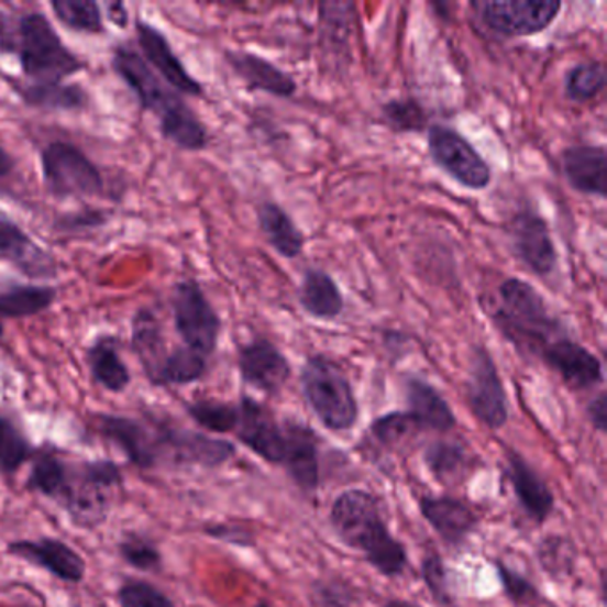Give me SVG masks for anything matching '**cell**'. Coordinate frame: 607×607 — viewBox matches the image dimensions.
<instances>
[{
	"mask_svg": "<svg viewBox=\"0 0 607 607\" xmlns=\"http://www.w3.org/2000/svg\"><path fill=\"white\" fill-rule=\"evenodd\" d=\"M606 68L603 63L586 62L572 66L565 75V95L572 102H589L606 88Z\"/></svg>",
	"mask_w": 607,
	"mask_h": 607,
	"instance_id": "36",
	"label": "cell"
},
{
	"mask_svg": "<svg viewBox=\"0 0 607 607\" xmlns=\"http://www.w3.org/2000/svg\"><path fill=\"white\" fill-rule=\"evenodd\" d=\"M333 529L351 549L362 552L374 571L385 577L401 575L408 554L388 531L379 514L378 500L369 492L347 490L332 506Z\"/></svg>",
	"mask_w": 607,
	"mask_h": 607,
	"instance_id": "3",
	"label": "cell"
},
{
	"mask_svg": "<svg viewBox=\"0 0 607 607\" xmlns=\"http://www.w3.org/2000/svg\"><path fill=\"white\" fill-rule=\"evenodd\" d=\"M4 336V328H2V322H0V339Z\"/></svg>",
	"mask_w": 607,
	"mask_h": 607,
	"instance_id": "53",
	"label": "cell"
},
{
	"mask_svg": "<svg viewBox=\"0 0 607 607\" xmlns=\"http://www.w3.org/2000/svg\"><path fill=\"white\" fill-rule=\"evenodd\" d=\"M422 580L430 589L434 600L442 607H454L453 597L449 592L448 575L444 561L439 554H430L422 561Z\"/></svg>",
	"mask_w": 607,
	"mask_h": 607,
	"instance_id": "45",
	"label": "cell"
},
{
	"mask_svg": "<svg viewBox=\"0 0 607 607\" xmlns=\"http://www.w3.org/2000/svg\"><path fill=\"white\" fill-rule=\"evenodd\" d=\"M426 465L440 482H451L465 467V449L451 442H434L424 453Z\"/></svg>",
	"mask_w": 607,
	"mask_h": 607,
	"instance_id": "39",
	"label": "cell"
},
{
	"mask_svg": "<svg viewBox=\"0 0 607 607\" xmlns=\"http://www.w3.org/2000/svg\"><path fill=\"white\" fill-rule=\"evenodd\" d=\"M509 241L515 255L529 272L549 276L556 272L558 252L549 224L534 211H522L509 223Z\"/></svg>",
	"mask_w": 607,
	"mask_h": 607,
	"instance_id": "14",
	"label": "cell"
},
{
	"mask_svg": "<svg viewBox=\"0 0 607 607\" xmlns=\"http://www.w3.org/2000/svg\"><path fill=\"white\" fill-rule=\"evenodd\" d=\"M40 164L45 189L57 200L102 197L106 191L99 166L74 143L52 141L43 146Z\"/></svg>",
	"mask_w": 607,
	"mask_h": 607,
	"instance_id": "8",
	"label": "cell"
},
{
	"mask_svg": "<svg viewBox=\"0 0 607 607\" xmlns=\"http://www.w3.org/2000/svg\"><path fill=\"white\" fill-rule=\"evenodd\" d=\"M112 70L136 95L141 109L159 122L161 136L184 152H201L209 145V132L183 97L164 85L136 48L120 43L112 51Z\"/></svg>",
	"mask_w": 607,
	"mask_h": 607,
	"instance_id": "1",
	"label": "cell"
},
{
	"mask_svg": "<svg viewBox=\"0 0 607 607\" xmlns=\"http://www.w3.org/2000/svg\"><path fill=\"white\" fill-rule=\"evenodd\" d=\"M97 430L129 462L140 468H155L169 463L183 465L187 430L175 426H148L122 416H97Z\"/></svg>",
	"mask_w": 607,
	"mask_h": 607,
	"instance_id": "6",
	"label": "cell"
},
{
	"mask_svg": "<svg viewBox=\"0 0 607 607\" xmlns=\"http://www.w3.org/2000/svg\"><path fill=\"white\" fill-rule=\"evenodd\" d=\"M186 410L192 421L211 433H234L238 426V405L232 402L201 399V401L189 402Z\"/></svg>",
	"mask_w": 607,
	"mask_h": 607,
	"instance_id": "37",
	"label": "cell"
},
{
	"mask_svg": "<svg viewBox=\"0 0 607 607\" xmlns=\"http://www.w3.org/2000/svg\"><path fill=\"white\" fill-rule=\"evenodd\" d=\"M574 547L565 538L549 537L538 547V560L549 574H566L574 566Z\"/></svg>",
	"mask_w": 607,
	"mask_h": 607,
	"instance_id": "43",
	"label": "cell"
},
{
	"mask_svg": "<svg viewBox=\"0 0 607 607\" xmlns=\"http://www.w3.org/2000/svg\"><path fill=\"white\" fill-rule=\"evenodd\" d=\"M421 514L442 540L453 545L462 543L477 523L476 514L454 497H422Z\"/></svg>",
	"mask_w": 607,
	"mask_h": 607,
	"instance_id": "26",
	"label": "cell"
},
{
	"mask_svg": "<svg viewBox=\"0 0 607 607\" xmlns=\"http://www.w3.org/2000/svg\"><path fill=\"white\" fill-rule=\"evenodd\" d=\"M33 445L10 417L0 416V474L13 476L33 459Z\"/></svg>",
	"mask_w": 607,
	"mask_h": 607,
	"instance_id": "35",
	"label": "cell"
},
{
	"mask_svg": "<svg viewBox=\"0 0 607 607\" xmlns=\"http://www.w3.org/2000/svg\"><path fill=\"white\" fill-rule=\"evenodd\" d=\"M238 410V426L234 430L238 439L266 462H284L286 433H284V426L275 421L272 411L246 396L241 397Z\"/></svg>",
	"mask_w": 607,
	"mask_h": 607,
	"instance_id": "16",
	"label": "cell"
},
{
	"mask_svg": "<svg viewBox=\"0 0 607 607\" xmlns=\"http://www.w3.org/2000/svg\"><path fill=\"white\" fill-rule=\"evenodd\" d=\"M52 13L74 33L100 36L106 34L102 5L95 0H52Z\"/></svg>",
	"mask_w": 607,
	"mask_h": 607,
	"instance_id": "33",
	"label": "cell"
},
{
	"mask_svg": "<svg viewBox=\"0 0 607 607\" xmlns=\"http://www.w3.org/2000/svg\"><path fill=\"white\" fill-rule=\"evenodd\" d=\"M588 417L594 428H597L600 433L607 431V394L600 393L594 397V401L588 405Z\"/></svg>",
	"mask_w": 607,
	"mask_h": 607,
	"instance_id": "48",
	"label": "cell"
},
{
	"mask_svg": "<svg viewBox=\"0 0 607 607\" xmlns=\"http://www.w3.org/2000/svg\"><path fill=\"white\" fill-rule=\"evenodd\" d=\"M122 482L117 463L108 460L68 462L65 483L54 503L65 509L75 526L93 529L108 517Z\"/></svg>",
	"mask_w": 607,
	"mask_h": 607,
	"instance_id": "5",
	"label": "cell"
},
{
	"mask_svg": "<svg viewBox=\"0 0 607 607\" xmlns=\"http://www.w3.org/2000/svg\"><path fill=\"white\" fill-rule=\"evenodd\" d=\"M540 358L574 390H589L604 382L603 362L566 335L543 347Z\"/></svg>",
	"mask_w": 607,
	"mask_h": 607,
	"instance_id": "18",
	"label": "cell"
},
{
	"mask_svg": "<svg viewBox=\"0 0 607 607\" xmlns=\"http://www.w3.org/2000/svg\"><path fill=\"white\" fill-rule=\"evenodd\" d=\"M106 16H108L111 24L120 29H125L129 22H131V14H129V10H126V5L123 2H109L106 5Z\"/></svg>",
	"mask_w": 607,
	"mask_h": 607,
	"instance_id": "50",
	"label": "cell"
},
{
	"mask_svg": "<svg viewBox=\"0 0 607 607\" xmlns=\"http://www.w3.org/2000/svg\"><path fill=\"white\" fill-rule=\"evenodd\" d=\"M561 166L572 189L588 197L606 198L607 154L604 146H569L561 155Z\"/></svg>",
	"mask_w": 607,
	"mask_h": 607,
	"instance_id": "20",
	"label": "cell"
},
{
	"mask_svg": "<svg viewBox=\"0 0 607 607\" xmlns=\"http://www.w3.org/2000/svg\"><path fill=\"white\" fill-rule=\"evenodd\" d=\"M312 598L319 607H347L351 603L350 592L339 583H319L312 589Z\"/></svg>",
	"mask_w": 607,
	"mask_h": 607,
	"instance_id": "47",
	"label": "cell"
},
{
	"mask_svg": "<svg viewBox=\"0 0 607 607\" xmlns=\"http://www.w3.org/2000/svg\"><path fill=\"white\" fill-rule=\"evenodd\" d=\"M108 212L99 211V209H86V211L70 212L63 216L62 220L57 221V230H88L100 229L108 223Z\"/></svg>",
	"mask_w": 607,
	"mask_h": 607,
	"instance_id": "46",
	"label": "cell"
},
{
	"mask_svg": "<svg viewBox=\"0 0 607 607\" xmlns=\"http://www.w3.org/2000/svg\"><path fill=\"white\" fill-rule=\"evenodd\" d=\"M257 607H267L266 604H258Z\"/></svg>",
	"mask_w": 607,
	"mask_h": 607,
	"instance_id": "54",
	"label": "cell"
},
{
	"mask_svg": "<svg viewBox=\"0 0 607 607\" xmlns=\"http://www.w3.org/2000/svg\"><path fill=\"white\" fill-rule=\"evenodd\" d=\"M117 598L120 607H177L146 581H126L118 588Z\"/></svg>",
	"mask_w": 607,
	"mask_h": 607,
	"instance_id": "42",
	"label": "cell"
},
{
	"mask_svg": "<svg viewBox=\"0 0 607 607\" xmlns=\"http://www.w3.org/2000/svg\"><path fill=\"white\" fill-rule=\"evenodd\" d=\"M8 554L25 561L27 565L48 572L65 583H80L86 575V561L74 547L57 538L16 540L8 545Z\"/></svg>",
	"mask_w": 607,
	"mask_h": 607,
	"instance_id": "17",
	"label": "cell"
},
{
	"mask_svg": "<svg viewBox=\"0 0 607 607\" xmlns=\"http://www.w3.org/2000/svg\"><path fill=\"white\" fill-rule=\"evenodd\" d=\"M465 388L468 407L483 424L488 426L490 430H499L506 424L508 396L496 362L485 347L476 346L472 350Z\"/></svg>",
	"mask_w": 607,
	"mask_h": 607,
	"instance_id": "12",
	"label": "cell"
},
{
	"mask_svg": "<svg viewBox=\"0 0 607 607\" xmlns=\"http://www.w3.org/2000/svg\"><path fill=\"white\" fill-rule=\"evenodd\" d=\"M118 552L126 565L140 572L159 571L163 556L152 540L143 534L129 533L118 543Z\"/></svg>",
	"mask_w": 607,
	"mask_h": 607,
	"instance_id": "38",
	"label": "cell"
},
{
	"mask_svg": "<svg viewBox=\"0 0 607 607\" xmlns=\"http://www.w3.org/2000/svg\"><path fill=\"white\" fill-rule=\"evenodd\" d=\"M488 316L523 355L540 356L543 347L566 335L543 296L520 278H508L500 284Z\"/></svg>",
	"mask_w": 607,
	"mask_h": 607,
	"instance_id": "4",
	"label": "cell"
},
{
	"mask_svg": "<svg viewBox=\"0 0 607 607\" xmlns=\"http://www.w3.org/2000/svg\"><path fill=\"white\" fill-rule=\"evenodd\" d=\"M428 150L433 163L460 186L471 191H483L490 186V166L459 131L440 123L431 125L428 129Z\"/></svg>",
	"mask_w": 607,
	"mask_h": 607,
	"instance_id": "10",
	"label": "cell"
},
{
	"mask_svg": "<svg viewBox=\"0 0 607 607\" xmlns=\"http://www.w3.org/2000/svg\"><path fill=\"white\" fill-rule=\"evenodd\" d=\"M57 290L51 286H10L0 293V322L34 318L56 304Z\"/></svg>",
	"mask_w": 607,
	"mask_h": 607,
	"instance_id": "31",
	"label": "cell"
},
{
	"mask_svg": "<svg viewBox=\"0 0 607 607\" xmlns=\"http://www.w3.org/2000/svg\"><path fill=\"white\" fill-rule=\"evenodd\" d=\"M136 40L140 54L146 65L159 75L161 80L166 82L169 88L177 91L178 95H187V97L203 95V86L200 80L189 74L161 29L148 24L145 20H137Z\"/></svg>",
	"mask_w": 607,
	"mask_h": 607,
	"instance_id": "13",
	"label": "cell"
},
{
	"mask_svg": "<svg viewBox=\"0 0 607 607\" xmlns=\"http://www.w3.org/2000/svg\"><path fill=\"white\" fill-rule=\"evenodd\" d=\"M384 120L396 132H422L428 125V114L413 99L390 100L384 106Z\"/></svg>",
	"mask_w": 607,
	"mask_h": 607,
	"instance_id": "40",
	"label": "cell"
},
{
	"mask_svg": "<svg viewBox=\"0 0 607 607\" xmlns=\"http://www.w3.org/2000/svg\"><path fill=\"white\" fill-rule=\"evenodd\" d=\"M13 89L29 108L47 112L82 111L88 106L86 89L66 80H14Z\"/></svg>",
	"mask_w": 607,
	"mask_h": 607,
	"instance_id": "24",
	"label": "cell"
},
{
	"mask_svg": "<svg viewBox=\"0 0 607 607\" xmlns=\"http://www.w3.org/2000/svg\"><path fill=\"white\" fill-rule=\"evenodd\" d=\"M506 456H508L509 482L514 486L515 496L519 499L520 506L534 522H545L554 508L552 492L520 454L508 451Z\"/></svg>",
	"mask_w": 607,
	"mask_h": 607,
	"instance_id": "25",
	"label": "cell"
},
{
	"mask_svg": "<svg viewBox=\"0 0 607 607\" xmlns=\"http://www.w3.org/2000/svg\"><path fill=\"white\" fill-rule=\"evenodd\" d=\"M0 52L16 57L31 82L70 79L86 66L40 11L0 13Z\"/></svg>",
	"mask_w": 607,
	"mask_h": 607,
	"instance_id": "2",
	"label": "cell"
},
{
	"mask_svg": "<svg viewBox=\"0 0 607 607\" xmlns=\"http://www.w3.org/2000/svg\"><path fill=\"white\" fill-rule=\"evenodd\" d=\"M33 467L29 472L27 488L47 499H56L65 483L68 462L59 459L51 449H37L33 454Z\"/></svg>",
	"mask_w": 607,
	"mask_h": 607,
	"instance_id": "34",
	"label": "cell"
},
{
	"mask_svg": "<svg viewBox=\"0 0 607 607\" xmlns=\"http://www.w3.org/2000/svg\"><path fill=\"white\" fill-rule=\"evenodd\" d=\"M257 220L267 244L280 257L296 258L304 253L305 235L284 207L273 201H264L258 207Z\"/></svg>",
	"mask_w": 607,
	"mask_h": 607,
	"instance_id": "30",
	"label": "cell"
},
{
	"mask_svg": "<svg viewBox=\"0 0 607 607\" xmlns=\"http://www.w3.org/2000/svg\"><path fill=\"white\" fill-rule=\"evenodd\" d=\"M207 534L209 537L220 538V540H227V542L239 543V545H249L250 533L239 528H229V526H212L207 528Z\"/></svg>",
	"mask_w": 607,
	"mask_h": 607,
	"instance_id": "49",
	"label": "cell"
},
{
	"mask_svg": "<svg viewBox=\"0 0 607 607\" xmlns=\"http://www.w3.org/2000/svg\"><path fill=\"white\" fill-rule=\"evenodd\" d=\"M0 262L16 267L31 280H52L57 276V262L31 235L0 209Z\"/></svg>",
	"mask_w": 607,
	"mask_h": 607,
	"instance_id": "15",
	"label": "cell"
},
{
	"mask_svg": "<svg viewBox=\"0 0 607 607\" xmlns=\"http://www.w3.org/2000/svg\"><path fill=\"white\" fill-rule=\"evenodd\" d=\"M301 390L328 430L347 431L358 419V402L346 374L327 356H310L301 369Z\"/></svg>",
	"mask_w": 607,
	"mask_h": 607,
	"instance_id": "7",
	"label": "cell"
},
{
	"mask_svg": "<svg viewBox=\"0 0 607 607\" xmlns=\"http://www.w3.org/2000/svg\"><path fill=\"white\" fill-rule=\"evenodd\" d=\"M207 360L209 358L184 346L169 350L155 379V387H172V385L183 387V385L197 384L207 374Z\"/></svg>",
	"mask_w": 607,
	"mask_h": 607,
	"instance_id": "32",
	"label": "cell"
},
{
	"mask_svg": "<svg viewBox=\"0 0 607 607\" xmlns=\"http://www.w3.org/2000/svg\"><path fill=\"white\" fill-rule=\"evenodd\" d=\"M384 607H419L416 604L407 603V600H390V603L385 604Z\"/></svg>",
	"mask_w": 607,
	"mask_h": 607,
	"instance_id": "52",
	"label": "cell"
},
{
	"mask_svg": "<svg viewBox=\"0 0 607 607\" xmlns=\"http://www.w3.org/2000/svg\"><path fill=\"white\" fill-rule=\"evenodd\" d=\"M299 305L310 318L333 321L344 312V295L341 287L327 272L310 267L304 273L298 289Z\"/></svg>",
	"mask_w": 607,
	"mask_h": 607,
	"instance_id": "27",
	"label": "cell"
},
{
	"mask_svg": "<svg viewBox=\"0 0 607 607\" xmlns=\"http://www.w3.org/2000/svg\"><path fill=\"white\" fill-rule=\"evenodd\" d=\"M224 62L229 63L239 79H243L252 91H264L278 99H290L298 89L296 80L289 74L252 52L227 51Z\"/></svg>",
	"mask_w": 607,
	"mask_h": 607,
	"instance_id": "21",
	"label": "cell"
},
{
	"mask_svg": "<svg viewBox=\"0 0 607 607\" xmlns=\"http://www.w3.org/2000/svg\"><path fill=\"white\" fill-rule=\"evenodd\" d=\"M286 433V454L284 462L293 482L305 492H313L319 485V451L318 439L310 428L287 422L284 426Z\"/></svg>",
	"mask_w": 607,
	"mask_h": 607,
	"instance_id": "22",
	"label": "cell"
},
{
	"mask_svg": "<svg viewBox=\"0 0 607 607\" xmlns=\"http://www.w3.org/2000/svg\"><path fill=\"white\" fill-rule=\"evenodd\" d=\"M172 312L184 347L209 358L220 341L221 318L197 280L187 278L175 284Z\"/></svg>",
	"mask_w": 607,
	"mask_h": 607,
	"instance_id": "9",
	"label": "cell"
},
{
	"mask_svg": "<svg viewBox=\"0 0 607 607\" xmlns=\"http://www.w3.org/2000/svg\"><path fill=\"white\" fill-rule=\"evenodd\" d=\"M371 431L382 444L397 445L422 430L408 411H393L376 419L371 426Z\"/></svg>",
	"mask_w": 607,
	"mask_h": 607,
	"instance_id": "41",
	"label": "cell"
},
{
	"mask_svg": "<svg viewBox=\"0 0 607 607\" xmlns=\"http://www.w3.org/2000/svg\"><path fill=\"white\" fill-rule=\"evenodd\" d=\"M86 365L91 378L109 393H123L131 385V371L120 355L114 336H97L86 350Z\"/></svg>",
	"mask_w": 607,
	"mask_h": 607,
	"instance_id": "29",
	"label": "cell"
},
{
	"mask_svg": "<svg viewBox=\"0 0 607 607\" xmlns=\"http://www.w3.org/2000/svg\"><path fill=\"white\" fill-rule=\"evenodd\" d=\"M497 574H499L500 584L505 588V594L508 595L509 600L519 606H534L540 600V594L534 588L531 581L526 580L523 575L517 574L511 571L509 566L497 563Z\"/></svg>",
	"mask_w": 607,
	"mask_h": 607,
	"instance_id": "44",
	"label": "cell"
},
{
	"mask_svg": "<svg viewBox=\"0 0 607 607\" xmlns=\"http://www.w3.org/2000/svg\"><path fill=\"white\" fill-rule=\"evenodd\" d=\"M131 346L140 360L143 373L154 385L169 350L164 339L163 322L148 307L137 310L131 321Z\"/></svg>",
	"mask_w": 607,
	"mask_h": 607,
	"instance_id": "23",
	"label": "cell"
},
{
	"mask_svg": "<svg viewBox=\"0 0 607 607\" xmlns=\"http://www.w3.org/2000/svg\"><path fill=\"white\" fill-rule=\"evenodd\" d=\"M472 8L492 33L522 37L545 31L558 19L563 4L560 0H490L474 2Z\"/></svg>",
	"mask_w": 607,
	"mask_h": 607,
	"instance_id": "11",
	"label": "cell"
},
{
	"mask_svg": "<svg viewBox=\"0 0 607 607\" xmlns=\"http://www.w3.org/2000/svg\"><path fill=\"white\" fill-rule=\"evenodd\" d=\"M14 159L11 157L10 152L0 145V178L8 177L13 174Z\"/></svg>",
	"mask_w": 607,
	"mask_h": 607,
	"instance_id": "51",
	"label": "cell"
},
{
	"mask_svg": "<svg viewBox=\"0 0 607 607\" xmlns=\"http://www.w3.org/2000/svg\"><path fill=\"white\" fill-rule=\"evenodd\" d=\"M238 367L244 384L261 393L278 394L290 378L289 360L267 339L239 347Z\"/></svg>",
	"mask_w": 607,
	"mask_h": 607,
	"instance_id": "19",
	"label": "cell"
},
{
	"mask_svg": "<svg viewBox=\"0 0 607 607\" xmlns=\"http://www.w3.org/2000/svg\"><path fill=\"white\" fill-rule=\"evenodd\" d=\"M405 388H407V401L410 407L408 413L416 419L417 424L421 426V430L439 431V433L453 430L456 426V417L437 388L419 378H408Z\"/></svg>",
	"mask_w": 607,
	"mask_h": 607,
	"instance_id": "28",
	"label": "cell"
}]
</instances>
